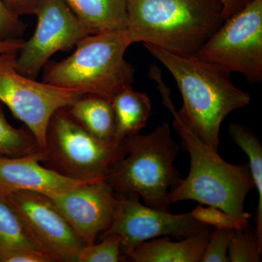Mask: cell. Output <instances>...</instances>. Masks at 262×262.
I'll return each instance as SVG.
<instances>
[{
	"mask_svg": "<svg viewBox=\"0 0 262 262\" xmlns=\"http://www.w3.org/2000/svg\"><path fill=\"white\" fill-rule=\"evenodd\" d=\"M149 77L156 82L162 102L173 116L174 129L190 158L187 177L170 193V204L196 201L249 220L251 215L244 211L245 201L255 185L248 164L233 165L222 159L219 151L202 141L179 116L160 69L151 66Z\"/></svg>",
	"mask_w": 262,
	"mask_h": 262,
	"instance_id": "obj_1",
	"label": "cell"
},
{
	"mask_svg": "<svg viewBox=\"0 0 262 262\" xmlns=\"http://www.w3.org/2000/svg\"><path fill=\"white\" fill-rule=\"evenodd\" d=\"M144 47L168 70L183 100L179 116L212 149L219 151L222 122L251 102L248 93L232 82L231 74L196 55H180L149 44Z\"/></svg>",
	"mask_w": 262,
	"mask_h": 262,
	"instance_id": "obj_2",
	"label": "cell"
},
{
	"mask_svg": "<svg viewBox=\"0 0 262 262\" xmlns=\"http://www.w3.org/2000/svg\"><path fill=\"white\" fill-rule=\"evenodd\" d=\"M131 42L195 55L225 21L221 0H127Z\"/></svg>",
	"mask_w": 262,
	"mask_h": 262,
	"instance_id": "obj_3",
	"label": "cell"
},
{
	"mask_svg": "<svg viewBox=\"0 0 262 262\" xmlns=\"http://www.w3.org/2000/svg\"><path fill=\"white\" fill-rule=\"evenodd\" d=\"M179 151L168 122L122 141L106 180L117 194H135L145 205L169 211L170 193L182 180L174 166Z\"/></svg>",
	"mask_w": 262,
	"mask_h": 262,
	"instance_id": "obj_4",
	"label": "cell"
},
{
	"mask_svg": "<svg viewBox=\"0 0 262 262\" xmlns=\"http://www.w3.org/2000/svg\"><path fill=\"white\" fill-rule=\"evenodd\" d=\"M131 45L125 30L90 34L68 58L48 63L42 81L112 101L118 91L134 82L135 70L125 58Z\"/></svg>",
	"mask_w": 262,
	"mask_h": 262,
	"instance_id": "obj_5",
	"label": "cell"
},
{
	"mask_svg": "<svg viewBox=\"0 0 262 262\" xmlns=\"http://www.w3.org/2000/svg\"><path fill=\"white\" fill-rule=\"evenodd\" d=\"M119 148L90 134L71 117L67 108H62L50 120L44 162L69 178L84 181L106 178Z\"/></svg>",
	"mask_w": 262,
	"mask_h": 262,
	"instance_id": "obj_6",
	"label": "cell"
},
{
	"mask_svg": "<svg viewBox=\"0 0 262 262\" xmlns=\"http://www.w3.org/2000/svg\"><path fill=\"white\" fill-rule=\"evenodd\" d=\"M196 56L225 71L239 73L249 84L262 80V0H252L226 19Z\"/></svg>",
	"mask_w": 262,
	"mask_h": 262,
	"instance_id": "obj_7",
	"label": "cell"
},
{
	"mask_svg": "<svg viewBox=\"0 0 262 262\" xmlns=\"http://www.w3.org/2000/svg\"><path fill=\"white\" fill-rule=\"evenodd\" d=\"M16 52L0 53V101L25 124L46 152L50 120L57 110L68 107L82 92L57 87L22 75L15 68Z\"/></svg>",
	"mask_w": 262,
	"mask_h": 262,
	"instance_id": "obj_8",
	"label": "cell"
},
{
	"mask_svg": "<svg viewBox=\"0 0 262 262\" xmlns=\"http://www.w3.org/2000/svg\"><path fill=\"white\" fill-rule=\"evenodd\" d=\"M35 15V32L24 41L15 59L18 72L33 79L57 52L70 51L84 37L95 34L77 18L65 0H43Z\"/></svg>",
	"mask_w": 262,
	"mask_h": 262,
	"instance_id": "obj_9",
	"label": "cell"
},
{
	"mask_svg": "<svg viewBox=\"0 0 262 262\" xmlns=\"http://www.w3.org/2000/svg\"><path fill=\"white\" fill-rule=\"evenodd\" d=\"M118 203L113 223L102 235L116 234L121 238L122 253L127 255L149 239L172 236L185 238L212 229L189 213L173 214L141 204L135 194H117Z\"/></svg>",
	"mask_w": 262,
	"mask_h": 262,
	"instance_id": "obj_10",
	"label": "cell"
},
{
	"mask_svg": "<svg viewBox=\"0 0 262 262\" xmlns=\"http://www.w3.org/2000/svg\"><path fill=\"white\" fill-rule=\"evenodd\" d=\"M5 196L55 261L77 262L83 241L46 194L20 190Z\"/></svg>",
	"mask_w": 262,
	"mask_h": 262,
	"instance_id": "obj_11",
	"label": "cell"
},
{
	"mask_svg": "<svg viewBox=\"0 0 262 262\" xmlns=\"http://www.w3.org/2000/svg\"><path fill=\"white\" fill-rule=\"evenodd\" d=\"M51 200L84 246L106 232L116 211L118 195L106 178L96 179L61 193H43Z\"/></svg>",
	"mask_w": 262,
	"mask_h": 262,
	"instance_id": "obj_12",
	"label": "cell"
},
{
	"mask_svg": "<svg viewBox=\"0 0 262 262\" xmlns=\"http://www.w3.org/2000/svg\"><path fill=\"white\" fill-rule=\"evenodd\" d=\"M45 160L46 155L0 158V194L6 196L20 190L64 192L94 181L69 178L53 169L42 166L40 162Z\"/></svg>",
	"mask_w": 262,
	"mask_h": 262,
	"instance_id": "obj_13",
	"label": "cell"
},
{
	"mask_svg": "<svg viewBox=\"0 0 262 262\" xmlns=\"http://www.w3.org/2000/svg\"><path fill=\"white\" fill-rule=\"evenodd\" d=\"M211 229L172 242L168 236L138 245L126 256L134 262H201Z\"/></svg>",
	"mask_w": 262,
	"mask_h": 262,
	"instance_id": "obj_14",
	"label": "cell"
},
{
	"mask_svg": "<svg viewBox=\"0 0 262 262\" xmlns=\"http://www.w3.org/2000/svg\"><path fill=\"white\" fill-rule=\"evenodd\" d=\"M111 101L116 122L113 145L118 148L125 139L137 135L146 126L151 113V101L147 94L135 91L132 85L118 91Z\"/></svg>",
	"mask_w": 262,
	"mask_h": 262,
	"instance_id": "obj_15",
	"label": "cell"
},
{
	"mask_svg": "<svg viewBox=\"0 0 262 262\" xmlns=\"http://www.w3.org/2000/svg\"><path fill=\"white\" fill-rule=\"evenodd\" d=\"M66 108L90 134L113 145L116 122L111 100L97 95L83 94Z\"/></svg>",
	"mask_w": 262,
	"mask_h": 262,
	"instance_id": "obj_16",
	"label": "cell"
},
{
	"mask_svg": "<svg viewBox=\"0 0 262 262\" xmlns=\"http://www.w3.org/2000/svg\"><path fill=\"white\" fill-rule=\"evenodd\" d=\"M67 4L94 33L125 30L127 0H65Z\"/></svg>",
	"mask_w": 262,
	"mask_h": 262,
	"instance_id": "obj_17",
	"label": "cell"
},
{
	"mask_svg": "<svg viewBox=\"0 0 262 262\" xmlns=\"http://www.w3.org/2000/svg\"><path fill=\"white\" fill-rule=\"evenodd\" d=\"M19 248L34 250L49 254L34 237L6 196L0 194V255Z\"/></svg>",
	"mask_w": 262,
	"mask_h": 262,
	"instance_id": "obj_18",
	"label": "cell"
},
{
	"mask_svg": "<svg viewBox=\"0 0 262 262\" xmlns=\"http://www.w3.org/2000/svg\"><path fill=\"white\" fill-rule=\"evenodd\" d=\"M228 132L234 144L246 153L249 160V168L258 192L256 232L258 244L262 247V145L257 136L244 125L231 123Z\"/></svg>",
	"mask_w": 262,
	"mask_h": 262,
	"instance_id": "obj_19",
	"label": "cell"
},
{
	"mask_svg": "<svg viewBox=\"0 0 262 262\" xmlns=\"http://www.w3.org/2000/svg\"><path fill=\"white\" fill-rule=\"evenodd\" d=\"M46 155L37 139L28 130L12 126L0 107V158H21Z\"/></svg>",
	"mask_w": 262,
	"mask_h": 262,
	"instance_id": "obj_20",
	"label": "cell"
},
{
	"mask_svg": "<svg viewBox=\"0 0 262 262\" xmlns=\"http://www.w3.org/2000/svg\"><path fill=\"white\" fill-rule=\"evenodd\" d=\"M262 247L258 244L255 229L248 226L232 230L228 247L229 262H259Z\"/></svg>",
	"mask_w": 262,
	"mask_h": 262,
	"instance_id": "obj_21",
	"label": "cell"
},
{
	"mask_svg": "<svg viewBox=\"0 0 262 262\" xmlns=\"http://www.w3.org/2000/svg\"><path fill=\"white\" fill-rule=\"evenodd\" d=\"M121 238L116 234L102 235L101 242L84 246L77 262H119L122 259Z\"/></svg>",
	"mask_w": 262,
	"mask_h": 262,
	"instance_id": "obj_22",
	"label": "cell"
},
{
	"mask_svg": "<svg viewBox=\"0 0 262 262\" xmlns=\"http://www.w3.org/2000/svg\"><path fill=\"white\" fill-rule=\"evenodd\" d=\"M190 213L194 220L200 223L215 229L236 230L249 226L248 219L234 216L215 207L199 206Z\"/></svg>",
	"mask_w": 262,
	"mask_h": 262,
	"instance_id": "obj_23",
	"label": "cell"
},
{
	"mask_svg": "<svg viewBox=\"0 0 262 262\" xmlns=\"http://www.w3.org/2000/svg\"><path fill=\"white\" fill-rule=\"evenodd\" d=\"M232 230L215 229L210 234L202 262H229L228 247Z\"/></svg>",
	"mask_w": 262,
	"mask_h": 262,
	"instance_id": "obj_24",
	"label": "cell"
},
{
	"mask_svg": "<svg viewBox=\"0 0 262 262\" xmlns=\"http://www.w3.org/2000/svg\"><path fill=\"white\" fill-rule=\"evenodd\" d=\"M26 32L20 17L13 14L0 0V41L20 39Z\"/></svg>",
	"mask_w": 262,
	"mask_h": 262,
	"instance_id": "obj_25",
	"label": "cell"
},
{
	"mask_svg": "<svg viewBox=\"0 0 262 262\" xmlns=\"http://www.w3.org/2000/svg\"><path fill=\"white\" fill-rule=\"evenodd\" d=\"M54 258L48 253L34 250L19 248L0 255V262H53Z\"/></svg>",
	"mask_w": 262,
	"mask_h": 262,
	"instance_id": "obj_26",
	"label": "cell"
},
{
	"mask_svg": "<svg viewBox=\"0 0 262 262\" xmlns=\"http://www.w3.org/2000/svg\"><path fill=\"white\" fill-rule=\"evenodd\" d=\"M8 9L18 17L35 15L43 0H2Z\"/></svg>",
	"mask_w": 262,
	"mask_h": 262,
	"instance_id": "obj_27",
	"label": "cell"
},
{
	"mask_svg": "<svg viewBox=\"0 0 262 262\" xmlns=\"http://www.w3.org/2000/svg\"><path fill=\"white\" fill-rule=\"evenodd\" d=\"M252 0H221L225 20L238 13Z\"/></svg>",
	"mask_w": 262,
	"mask_h": 262,
	"instance_id": "obj_28",
	"label": "cell"
},
{
	"mask_svg": "<svg viewBox=\"0 0 262 262\" xmlns=\"http://www.w3.org/2000/svg\"><path fill=\"white\" fill-rule=\"evenodd\" d=\"M24 40L20 39H8V40L0 41V53H18L23 46Z\"/></svg>",
	"mask_w": 262,
	"mask_h": 262,
	"instance_id": "obj_29",
	"label": "cell"
}]
</instances>
